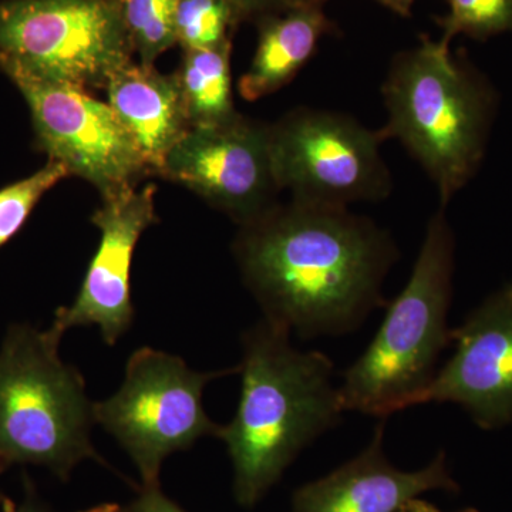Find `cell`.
Returning a JSON list of instances; mask_svg holds the SVG:
<instances>
[{"mask_svg":"<svg viewBox=\"0 0 512 512\" xmlns=\"http://www.w3.org/2000/svg\"><path fill=\"white\" fill-rule=\"evenodd\" d=\"M180 0H120L121 15L138 62L154 66L177 45L175 19Z\"/></svg>","mask_w":512,"mask_h":512,"instance_id":"cell-17","label":"cell"},{"mask_svg":"<svg viewBox=\"0 0 512 512\" xmlns=\"http://www.w3.org/2000/svg\"><path fill=\"white\" fill-rule=\"evenodd\" d=\"M0 512H53L36 494L35 488L32 483L26 480V494L22 503L13 505L9 510Z\"/></svg>","mask_w":512,"mask_h":512,"instance_id":"cell-23","label":"cell"},{"mask_svg":"<svg viewBox=\"0 0 512 512\" xmlns=\"http://www.w3.org/2000/svg\"><path fill=\"white\" fill-rule=\"evenodd\" d=\"M320 2L325 5L326 0H320ZM375 2L379 3V5H382L383 8L389 9V0H375Z\"/></svg>","mask_w":512,"mask_h":512,"instance_id":"cell-28","label":"cell"},{"mask_svg":"<svg viewBox=\"0 0 512 512\" xmlns=\"http://www.w3.org/2000/svg\"><path fill=\"white\" fill-rule=\"evenodd\" d=\"M400 512H443L440 511L439 508L436 507V505L427 503V501L421 500L420 498H414V500L409 501L404 507L402 508V511ZM457 512H480L477 510H474V508H464V510L457 511Z\"/></svg>","mask_w":512,"mask_h":512,"instance_id":"cell-24","label":"cell"},{"mask_svg":"<svg viewBox=\"0 0 512 512\" xmlns=\"http://www.w3.org/2000/svg\"><path fill=\"white\" fill-rule=\"evenodd\" d=\"M450 42L458 35L485 40L512 30V0H448V13L439 19Z\"/></svg>","mask_w":512,"mask_h":512,"instance_id":"cell-19","label":"cell"},{"mask_svg":"<svg viewBox=\"0 0 512 512\" xmlns=\"http://www.w3.org/2000/svg\"><path fill=\"white\" fill-rule=\"evenodd\" d=\"M414 3L416 0H389V10L403 18H409L412 16Z\"/></svg>","mask_w":512,"mask_h":512,"instance_id":"cell-25","label":"cell"},{"mask_svg":"<svg viewBox=\"0 0 512 512\" xmlns=\"http://www.w3.org/2000/svg\"><path fill=\"white\" fill-rule=\"evenodd\" d=\"M380 130L335 111L302 107L269 124L276 181L292 200L349 208L392 191Z\"/></svg>","mask_w":512,"mask_h":512,"instance_id":"cell-8","label":"cell"},{"mask_svg":"<svg viewBox=\"0 0 512 512\" xmlns=\"http://www.w3.org/2000/svg\"><path fill=\"white\" fill-rule=\"evenodd\" d=\"M127 512H187L164 494L160 484L141 485Z\"/></svg>","mask_w":512,"mask_h":512,"instance_id":"cell-22","label":"cell"},{"mask_svg":"<svg viewBox=\"0 0 512 512\" xmlns=\"http://www.w3.org/2000/svg\"><path fill=\"white\" fill-rule=\"evenodd\" d=\"M158 174L194 191L238 227L274 207L281 191L272 165L269 124L241 114L220 126L190 128Z\"/></svg>","mask_w":512,"mask_h":512,"instance_id":"cell-10","label":"cell"},{"mask_svg":"<svg viewBox=\"0 0 512 512\" xmlns=\"http://www.w3.org/2000/svg\"><path fill=\"white\" fill-rule=\"evenodd\" d=\"M32 113L37 146L103 195L136 187L151 173L123 121L109 103L70 84L9 74Z\"/></svg>","mask_w":512,"mask_h":512,"instance_id":"cell-9","label":"cell"},{"mask_svg":"<svg viewBox=\"0 0 512 512\" xmlns=\"http://www.w3.org/2000/svg\"><path fill=\"white\" fill-rule=\"evenodd\" d=\"M104 90L107 103L136 141L150 171L160 173L167 154L191 128L175 73L130 62L111 77Z\"/></svg>","mask_w":512,"mask_h":512,"instance_id":"cell-14","label":"cell"},{"mask_svg":"<svg viewBox=\"0 0 512 512\" xmlns=\"http://www.w3.org/2000/svg\"><path fill=\"white\" fill-rule=\"evenodd\" d=\"M454 352L419 404L463 407L484 430L512 426V284L451 329Z\"/></svg>","mask_w":512,"mask_h":512,"instance_id":"cell-12","label":"cell"},{"mask_svg":"<svg viewBox=\"0 0 512 512\" xmlns=\"http://www.w3.org/2000/svg\"><path fill=\"white\" fill-rule=\"evenodd\" d=\"M13 505H15V503H13L9 497H6V495L0 491V511L9 510V508L13 507Z\"/></svg>","mask_w":512,"mask_h":512,"instance_id":"cell-27","label":"cell"},{"mask_svg":"<svg viewBox=\"0 0 512 512\" xmlns=\"http://www.w3.org/2000/svg\"><path fill=\"white\" fill-rule=\"evenodd\" d=\"M227 2L237 12L241 23H256L268 16L279 15L301 6H323L320 0H227Z\"/></svg>","mask_w":512,"mask_h":512,"instance_id":"cell-21","label":"cell"},{"mask_svg":"<svg viewBox=\"0 0 512 512\" xmlns=\"http://www.w3.org/2000/svg\"><path fill=\"white\" fill-rule=\"evenodd\" d=\"M120 0H0V69L106 89L133 62Z\"/></svg>","mask_w":512,"mask_h":512,"instance_id":"cell-6","label":"cell"},{"mask_svg":"<svg viewBox=\"0 0 512 512\" xmlns=\"http://www.w3.org/2000/svg\"><path fill=\"white\" fill-rule=\"evenodd\" d=\"M80 512H127V507H121L119 504H100Z\"/></svg>","mask_w":512,"mask_h":512,"instance_id":"cell-26","label":"cell"},{"mask_svg":"<svg viewBox=\"0 0 512 512\" xmlns=\"http://www.w3.org/2000/svg\"><path fill=\"white\" fill-rule=\"evenodd\" d=\"M234 373L238 367L197 372L181 357L141 348L128 359L120 389L94 403V419L131 458L141 485L160 484L168 457L202 437L220 436L222 426L205 412L204 390L212 380Z\"/></svg>","mask_w":512,"mask_h":512,"instance_id":"cell-7","label":"cell"},{"mask_svg":"<svg viewBox=\"0 0 512 512\" xmlns=\"http://www.w3.org/2000/svg\"><path fill=\"white\" fill-rule=\"evenodd\" d=\"M153 185L103 195L92 222L99 228V247L94 252L82 288L72 305L56 312L50 330L63 338L76 326H97L109 346L130 330L134 322L131 301V265L141 235L156 224Z\"/></svg>","mask_w":512,"mask_h":512,"instance_id":"cell-11","label":"cell"},{"mask_svg":"<svg viewBox=\"0 0 512 512\" xmlns=\"http://www.w3.org/2000/svg\"><path fill=\"white\" fill-rule=\"evenodd\" d=\"M232 251L264 318L302 339L355 332L383 305L399 259L376 222L296 200L241 225Z\"/></svg>","mask_w":512,"mask_h":512,"instance_id":"cell-1","label":"cell"},{"mask_svg":"<svg viewBox=\"0 0 512 512\" xmlns=\"http://www.w3.org/2000/svg\"><path fill=\"white\" fill-rule=\"evenodd\" d=\"M239 25L241 20L227 0H180L177 45L183 50L212 49L232 40Z\"/></svg>","mask_w":512,"mask_h":512,"instance_id":"cell-18","label":"cell"},{"mask_svg":"<svg viewBox=\"0 0 512 512\" xmlns=\"http://www.w3.org/2000/svg\"><path fill=\"white\" fill-rule=\"evenodd\" d=\"M386 420L377 424L365 450L293 493L292 512H400L430 491L457 493L460 488L440 451L426 467L400 470L384 453Z\"/></svg>","mask_w":512,"mask_h":512,"instance_id":"cell-13","label":"cell"},{"mask_svg":"<svg viewBox=\"0 0 512 512\" xmlns=\"http://www.w3.org/2000/svg\"><path fill=\"white\" fill-rule=\"evenodd\" d=\"M454 235L444 208L430 218L419 255L402 292L387 306L382 325L339 383L345 412L386 420L417 406L451 345Z\"/></svg>","mask_w":512,"mask_h":512,"instance_id":"cell-4","label":"cell"},{"mask_svg":"<svg viewBox=\"0 0 512 512\" xmlns=\"http://www.w3.org/2000/svg\"><path fill=\"white\" fill-rule=\"evenodd\" d=\"M258 43L239 93L256 101L278 92L301 72L315 55L323 37L335 33V23L322 5L301 6L255 23Z\"/></svg>","mask_w":512,"mask_h":512,"instance_id":"cell-15","label":"cell"},{"mask_svg":"<svg viewBox=\"0 0 512 512\" xmlns=\"http://www.w3.org/2000/svg\"><path fill=\"white\" fill-rule=\"evenodd\" d=\"M382 94L387 123L380 133L419 161L446 208L483 160L491 90L451 53L450 42L421 36L419 45L393 57Z\"/></svg>","mask_w":512,"mask_h":512,"instance_id":"cell-3","label":"cell"},{"mask_svg":"<svg viewBox=\"0 0 512 512\" xmlns=\"http://www.w3.org/2000/svg\"><path fill=\"white\" fill-rule=\"evenodd\" d=\"M175 72L192 127L220 126L237 119L232 99V40L212 49L183 50Z\"/></svg>","mask_w":512,"mask_h":512,"instance_id":"cell-16","label":"cell"},{"mask_svg":"<svg viewBox=\"0 0 512 512\" xmlns=\"http://www.w3.org/2000/svg\"><path fill=\"white\" fill-rule=\"evenodd\" d=\"M52 330L13 325L0 348V473L33 464L62 481L86 460L107 466L93 446L94 403L82 373L59 356Z\"/></svg>","mask_w":512,"mask_h":512,"instance_id":"cell-5","label":"cell"},{"mask_svg":"<svg viewBox=\"0 0 512 512\" xmlns=\"http://www.w3.org/2000/svg\"><path fill=\"white\" fill-rule=\"evenodd\" d=\"M69 175L62 163L49 160L37 173L0 190V248L18 234L40 198Z\"/></svg>","mask_w":512,"mask_h":512,"instance_id":"cell-20","label":"cell"},{"mask_svg":"<svg viewBox=\"0 0 512 512\" xmlns=\"http://www.w3.org/2000/svg\"><path fill=\"white\" fill-rule=\"evenodd\" d=\"M291 338L265 318L242 336L238 409L218 436L231 458L241 507H255L345 413L332 360L319 350L296 349Z\"/></svg>","mask_w":512,"mask_h":512,"instance_id":"cell-2","label":"cell"}]
</instances>
